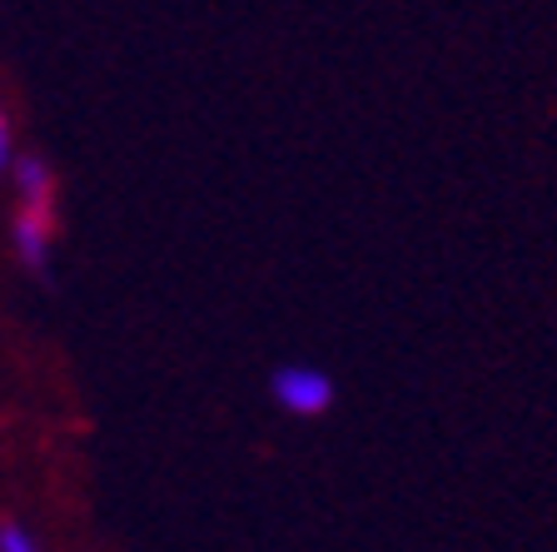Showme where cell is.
Returning <instances> with one entry per match:
<instances>
[{
  "mask_svg": "<svg viewBox=\"0 0 557 552\" xmlns=\"http://www.w3.org/2000/svg\"><path fill=\"white\" fill-rule=\"evenodd\" d=\"M269 393L294 418H319L334 408V379H329L324 368H309V364H284L269 379Z\"/></svg>",
  "mask_w": 557,
  "mask_h": 552,
  "instance_id": "obj_1",
  "label": "cell"
},
{
  "mask_svg": "<svg viewBox=\"0 0 557 552\" xmlns=\"http://www.w3.org/2000/svg\"><path fill=\"white\" fill-rule=\"evenodd\" d=\"M15 189H21V205H55V180H50V164L25 155L15 164Z\"/></svg>",
  "mask_w": 557,
  "mask_h": 552,
  "instance_id": "obj_3",
  "label": "cell"
},
{
  "mask_svg": "<svg viewBox=\"0 0 557 552\" xmlns=\"http://www.w3.org/2000/svg\"><path fill=\"white\" fill-rule=\"evenodd\" d=\"M0 552H46V548H40V538H35L30 528H21V523H0Z\"/></svg>",
  "mask_w": 557,
  "mask_h": 552,
  "instance_id": "obj_4",
  "label": "cell"
},
{
  "mask_svg": "<svg viewBox=\"0 0 557 552\" xmlns=\"http://www.w3.org/2000/svg\"><path fill=\"white\" fill-rule=\"evenodd\" d=\"M11 164V130H5V115H0V174Z\"/></svg>",
  "mask_w": 557,
  "mask_h": 552,
  "instance_id": "obj_5",
  "label": "cell"
},
{
  "mask_svg": "<svg viewBox=\"0 0 557 552\" xmlns=\"http://www.w3.org/2000/svg\"><path fill=\"white\" fill-rule=\"evenodd\" d=\"M15 234V254H21L30 269L50 265V234H55V205H21L11 224Z\"/></svg>",
  "mask_w": 557,
  "mask_h": 552,
  "instance_id": "obj_2",
  "label": "cell"
}]
</instances>
